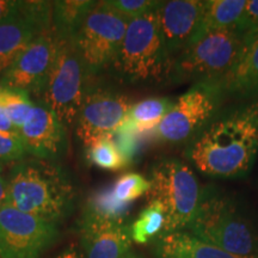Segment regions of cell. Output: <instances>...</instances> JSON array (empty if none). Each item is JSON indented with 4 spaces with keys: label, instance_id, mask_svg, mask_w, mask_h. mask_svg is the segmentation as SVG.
<instances>
[{
    "label": "cell",
    "instance_id": "cell-1",
    "mask_svg": "<svg viewBox=\"0 0 258 258\" xmlns=\"http://www.w3.org/2000/svg\"><path fill=\"white\" fill-rule=\"evenodd\" d=\"M258 154V97L218 112L188 144L185 157L203 175L239 179Z\"/></svg>",
    "mask_w": 258,
    "mask_h": 258
},
{
    "label": "cell",
    "instance_id": "cell-2",
    "mask_svg": "<svg viewBox=\"0 0 258 258\" xmlns=\"http://www.w3.org/2000/svg\"><path fill=\"white\" fill-rule=\"evenodd\" d=\"M74 198L70 177L50 161L23 160L10 171L6 205L18 211L56 225L72 209Z\"/></svg>",
    "mask_w": 258,
    "mask_h": 258
},
{
    "label": "cell",
    "instance_id": "cell-3",
    "mask_svg": "<svg viewBox=\"0 0 258 258\" xmlns=\"http://www.w3.org/2000/svg\"><path fill=\"white\" fill-rule=\"evenodd\" d=\"M199 239L243 257H258V228L231 194L202 186L198 213L186 230Z\"/></svg>",
    "mask_w": 258,
    "mask_h": 258
},
{
    "label": "cell",
    "instance_id": "cell-4",
    "mask_svg": "<svg viewBox=\"0 0 258 258\" xmlns=\"http://www.w3.org/2000/svg\"><path fill=\"white\" fill-rule=\"evenodd\" d=\"M111 67L125 83L152 84L169 80L172 59L160 35L157 10L129 21Z\"/></svg>",
    "mask_w": 258,
    "mask_h": 258
},
{
    "label": "cell",
    "instance_id": "cell-5",
    "mask_svg": "<svg viewBox=\"0 0 258 258\" xmlns=\"http://www.w3.org/2000/svg\"><path fill=\"white\" fill-rule=\"evenodd\" d=\"M245 43L246 36L238 28L206 32L173 59L169 80L200 83L220 79L238 62Z\"/></svg>",
    "mask_w": 258,
    "mask_h": 258
},
{
    "label": "cell",
    "instance_id": "cell-6",
    "mask_svg": "<svg viewBox=\"0 0 258 258\" xmlns=\"http://www.w3.org/2000/svg\"><path fill=\"white\" fill-rule=\"evenodd\" d=\"M148 200L159 202L165 212L161 234L186 230L201 202L202 186L195 172L184 161L165 158L152 166Z\"/></svg>",
    "mask_w": 258,
    "mask_h": 258
},
{
    "label": "cell",
    "instance_id": "cell-7",
    "mask_svg": "<svg viewBox=\"0 0 258 258\" xmlns=\"http://www.w3.org/2000/svg\"><path fill=\"white\" fill-rule=\"evenodd\" d=\"M88 76L73 40H56L55 55L38 98L64 127L77 121L88 91Z\"/></svg>",
    "mask_w": 258,
    "mask_h": 258
},
{
    "label": "cell",
    "instance_id": "cell-8",
    "mask_svg": "<svg viewBox=\"0 0 258 258\" xmlns=\"http://www.w3.org/2000/svg\"><path fill=\"white\" fill-rule=\"evenodd\" d=\"M225 98L215 80L195 83L175 101L171 111L153 132L154 137L163 143H190L218 114Z\"/></svg>",
    "mask_w": 258,
    "mask_h": 258
},
{
    "label": "cell",
    "instance_id": "cell-9",
    "mask_svg": "<svg viewBox=\"0 0 258 258\" xmlns=\"http://www.w3.org/2000/svg\"><path fill=\"white\" fill-rule=\"evenodd\" d=\"M129 21L114 10L98 2L86 16L73 38L80 59L90 74L99 73L111 66L123 37Z\"/></svg>",
    "mask_w": 258,
    "mask_h": 258
},
{
    "label": "cell",
    "instance_id": "cell-10",
    "mask_svg": "<svg viewBox=\"0 0 258 258\" xmlns=\"http://www.w3.org/2000/svg\"><path fill=\"white\" fill-rule=\"evenodd\" d=\"M57 235L53 222L9 205L0 208V258H40Z\"/></svg>",
    "mask_w": 258,
    "mask_h": 258
},
{
    "label": "cell",
    "instance_id": "cell-11",
    "mask_svg": "<svg viewBox=\"0 0 258 258\" xmlns=\"http://www.w3.org/2000/svg\"><path fill=\"white\" fill-rule=\"evenodd\" d=\"M51 29V2H17L0 22V74L42 32Z\"/></svg>",
    "mask_w": 258,
    "mask_h": 258
},
{
    "label": "cell",
    "instance_id": "cell-12",
    "mask_svg": "<svg viewBox=\"0 0 258 258\" xmlns=\"http://www.w3.org/2000/svg\"><path fill=\"white\" fill-rule=\"evenodd\" d=\"M132 104L128 97L108 90L86 91L77 117V134L89 147L103 137H111L123 123Z\"/></svg>",
    "mask_w": 258,
    "mask_h": 258
},
{
    "label": "cell",
    "instance_id": "cell-13",
    "mask_svg": "<svg viewBox=\"0 0 258 258\" xmlns=\"http://www.w3.org/2000/svg\"><path fill=\"white\" fill-rule=\"evenodd\" d=\"M56 50L51 29L42 32L22 51L2 76L0 85L40 96Z\"/></svg>",
    "mask_w": 258,
    "mask_h": 258
},
{
    "label": "cell",
    "instance_id": "cell-14",
    "mask_svg": "<svg viewBox=\"0 0 258 258\" xmlns=\"http://www.w3.org/2000/svg\"><path fill=\"white\" fill-rule=\"evenodd\" d=\"M17 133L25 152L37 159H55L66 148V127L40 99L34 102L30 116Z\"/></svg>",
    "mask_w": 258,
    "mask_h": 258
},
{
    "label": "cell",
    "instance_id": "cell-15",
    "mask_svg": "<svg viewBox=\"0 0 258 258\" xmlns=\"http://www.w3.org/2000/svg\"><path fill=\"white\" fill-rule=\"evenodd\" d=\"M205 4L203 0H170L158 8L160 35L172 61L195 37Z\"/></svg>",
    "mask_w": 258,
    "mask_h": 258
},
{
    "label": "cell",
    "instance_id": "cell-16",
    "mask_svg": "<svg viewBox=\"0 0 258 258\" xmlns=\"http://www.w3.org/2000/svg\"><path fill=\"white\" fill-rule=\"evenodd\" d=\"M131 226L125 222L82 218L83 258H125L132 247Z\"/></svg>",
    "mask_w": 258,
    "mask_h": 258
},
{
    "label": "cell",
    "instance_id": "cell-17",
    "mask_svg": "<svg viewBox=\"0 0 258 258\" xmlns=\"http://www.w3.org/2000/svg\"><path fill=\"white\" fill-rule=\"evenodd\" d=\"M225 97L253 99L258 97V34L246 38L244 50L235 66L215 80Z\"/></svg>",
    "mask_w": 258,
    "mask_h": 258
},
{
    "label": "cell",
    "instance_id": "cell-18",
    "mask_svg": "<svg viewBox=\"0 0 258 258\" xmlns=\"http://www.w3.org/2000/svg\"><path fill=\"white\" fill-rule=\"evenodd\" d=\"M157 258H258L243 257L199 239L188 231L161 234L154 240Z\"/></svg>",
    "mask_w": 258,
    "mask_h": 258
},
{
    "label": "cell",
    "instance_id": "cell-19",
    "mask_svg": "<svg viewBox=\"0 0 258 258\" xmlns=\"http://www.w3.org/2000/svg\"><path fill=\"white\" fill-rule=\"evenodd\" d=\"M98 2L57 0L51 2V32L56 40H73L77 31Z\"/></svg>",
    "mask_w": 258,
    "mask_h": 258
},
{
    "label": "cell",
    "instance_id": "cell-20",
    "mask_svg": "<svg viewBox=\"0 0 258 258\" xmlns=\"http://www.w3.org/2000/svg\"><path fill=\"white\" fill-rule=\"evenodd\" d=\"M246 2L247 0H206L201 22L194 38L209 31L238 28Z\"/></svg>",
    "mask_w": 258,
    "mask_h": 258
},
{
    "label": "cell",
    "instance_id": "cell-21",
    "mask_svg": "<svg viewBox=\"0 0 258 258\" xmlns=\"http://www.w3.org/2000/svg\"><path fill=\"white\" fill-rule=\"evenodd\" d=\"M175 101L171 98H148L132 104L125 120L131 122L139 133H153L163 118L172 109Z\"/></svg>",
    "mask_w": 258,
    "mask_h": 258
},
{
    "label": "cell",
    "instance_id": "cell-22",
    "mask_svg": "<svg viewBox=\"0 0 258 258\" xmlns=\"http://www.w3.org/2000/svg\"><path fill=\"white\" fill-rule=\"evenodd\" d=\"M132 205L120 202L112 194V186H103L90 196L83 217L104 221L124 222Z\"/></svg>",
    "mask_w": 258,
    "mask_h": 258
},
{
    "label": "cell",
    "instance_id": "cell-23",
    "mask_svg": "<svg viewBox=\"0 0 258 258\" xmlns=\"http://www.w3.org/2000/svg\"><path fill=\"white\" fill-rule=\"evenodd\" d=\"M165 212L158 201H150L131 226L132 240L137 244H147L156 240L165 227Z\"/></svg>",
    "mask_w": 258,
    "mask_h": 258
},
{
    "label": "cell",
    "instance_id": "cell-24",
    "mask_svg": "<svg viewBox=\"0 0 258 258\" xmlns=\"http://www.w3.org/2000/svg\"><path fill=\"white\" fill-rule=\"evenodd\" d=\"M0 106L5 111L15 131L25 123L34 106L30 95L17 89L4 88L0 85Z\"/></svg>",
    "mask_w": 258,
    "mask_h": 258
},
{
    "label": "cell",
    "instance_id": "cell-25",
    "mask_svg": "<svg viewBox=\"0 0 258 258\" xmlns=\"http://www.w3.org/2000/svg\"><path fill=\"white\" fill-rule=\"evenodd\" d=\"M89 161L103 170L118 171L129 166L111 137H103L88 147L86 152Z\"/></svg>",
    "mask_w": 258,
    "mask_h": 258
},
{
    "label": "cell",
    "instance_id": "cell-26",
    "mask_svg": "<svg viewBox=\"0 0 258 258\" xmlns=\"http://www.w3.org/2000/svg\"><path fill=\"white\" fill-rule=\"evenodd\" d=\"M151 189L150 179L139 173H124L112 184V194L120 202L132 205L135 200L148 194Z\"/></svg>",
    "mask_w": 258,
    "mask_h": 258
},
{
    "label": "cell",
    "instance_id": "cell-27",
    "mask_svg": "<svg viewBox=\"0 0 258 258\" xmlns=\"http://www.w3.org/2000/svg\"><path fill=\"white\" fill-rule=\"evenodd\" d=\"M147 137V134L139 133L133 127L131 122L124 118L123 123L115 131V133L111 135L112 140L118 148L122 156L127 163L131 165L133 163L138 153L140 152L141 147H143L144 139Z\"/></svg>",
    "mask_w": 258,
    "mask_h": 258
},
{
    "label": "cell",
    "instance_id": "cell-28",
    "mask_svg": "<svg viewBox=\"0 0 258 258\" xmlns=\"http://www.w3.org/2000/svg\"><path fill=\"white\" fill-rule=\"evenodd\" d=\"M104 3L127 21L151 14L158 10L161 4V2L156 0H106Z\"/></svg>",
    "mask_w": 258,
    "mask_h": 258
},
{
    "label": "cell",
    "instance_id": "cell-29",
    "mask_svg": "<svg viewBox=\"0 0 258 258\" xmlns=\"http://www.w3.org/2000/svg\"><path fill=\"white\" fill-rule=\"evenodd\" d=\"M25 148L17 132L0 131V161L21 160L25 156Z\"/></svg>",
    "mask_w": 258,
    "mask_h": 258
},
{
    "label": "cell",
    "instance_id": "cell-30",
    "mask_svg": "<svg viewBox=\"0 0 258 258\" xmlns=\"http://www.w3.org/2000/svg\"><path fill=\"white\" fill-rule=\"evenodd\" d=\"M238 29L246 38L258 34V0H247Z\"/></svg>",
    "mask_w": 258,
    "mask_h": 258
},
{
    "label": "cell",
    "instance_id": "cell-31",
    "mask_svg": "<svg viewBox=\"0 0 258 258\" xmlns=\"http://www.w3.org/2000/svg\"><path fill=\"white\" fill-rule=\"evenodd\" d=\"M16 5H17V0H0V22L14 11Z\"/></svg>",
    "mask_w": 258,
    "mask_h": 258
},
{
    "label": "cell",
    "instance_id": "cell-32",
    "mask_svg": "<svg viewBox=\"0 0 258 258\" xmlns=\"http://www.w3.org/2000/svg\"><path fill=\"white\" fill-rule=\"evenodd\" d=\"M6 201H8V179H5L0 171V208L6 205Z\"/></svg>",
    "mask_w": 258,
    "mask_h": 258
},
{
    "label": "cell",
    "instance_id": "cell-33",
    "mask_svg": "<svg viewBox=\"0 0 258 258\" xmlns=\"http://www.w3.org/2000/svg\"><path fill=\"white\" fill-rule=\"evenodd\" d=\"M0 131H4V132H16L14 125L11 124L10 122L9 117L6 116L5 111L3 110V108L0 106Z\"/></svg>",
    "mask_w": 258,
    "mask_h": 258
},
{
    "label": "cell",
    "instance_id": "cell-34",
    "mask_svg": "<svg viewBox=\"0 0 258 258\" xmlns=\"http://www.w3.org/2000/svg\"><path fill=\"white\" fill-rule=\"evenodd\" d=\"M55 258H80L79 256V252L78 250H77V247L72 245V246L67 247L66 250H63L62 252H61L59 256H56Z\"/></svg>",
    "mask_w": 258,
    "mask_h": 258
},
{
    "label": "cell",
    "instance_id": "cell-35",
    "mask_svg": "<svg viewBox=\"0 0 258 258\" xmlns=\"http://www.w3.org/2000/svg\"><path fill=\"white\" fill-rule=\"evenodd\" d=\"M125 258H139V257H137V256H134V254H132V253H129V254H128V256H127V257H125Z\"/></svg>",
    "mask_w": 258,
    "mask_h": 258
}]
</instances>
